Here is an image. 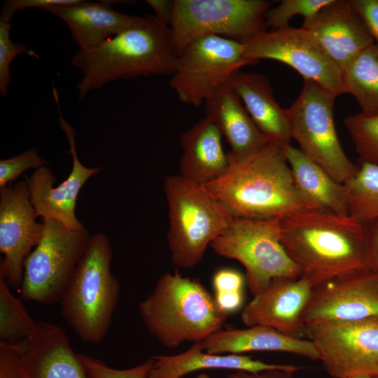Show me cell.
Segmentation results:
<instances>
[{
    "instance_id": "9a60e30c",
    "label": "cell",
    "mask_w": 378,
    "mask_h": 378,
    "mask_svg": "<svg viewBox=\"0 0 378 378\" xmlns=\"http://www.w3.org/2000/svg\"><path fill=\"white\" fill-rule=\"evenodd\" d=\"M378 317V272L360 268L313 287L302 314L306 326Z\"/></svg>"
},
{
    "instance_id": "1f68e13d",
    "label": "cell",
    "mask_w": 378,
    "mask_h": 378,
    "mask_svg": "<svg viewBox=\"0 0 378 378\" xmlns=\"http://www.w3.org/2000/svg\"><path fill=\"white\" fill-rule=\"evenodd\" d=\"M11 27L12 22L0 21V93L4 97L7 95L10 86V66L14 58L23 53L38 58L34 51L12 41L10 36Z\"/></svg>"
},
{
    "instance_id": "277c9868",
    "label": "cell",
    "mask_w": 378,
    "mask_h": 378,
    "mask_svg": "<svg viewBox=\"0 0 378 378\" xmlns=\"http://www.w3.org/2000/svg\"><path fill=\"white\" fill-rule=\"evenodd\" d=\"M138 309L149 334L169 349L207 339L228 316L200 280L177 271L164 273Z\"/></svg>"
},
{
    "instance_id": "e0dca14e",
    "label": "cell",
    "mask_w": 378,
    "mask_h": 378,
    "mask_svg": "<svg viewBox=\"0 0 378 378\" xmlns=\"http://www.w3.org/2000/svg\"><path fill=\"white\" fill-rule=\"evenodd\" d=\"M313 287L312 282L302 276L274 279L244 307L241 319L248 327L267 326L304 338L307 326L302 316Z\"/></svg>"
},
{
    "instance_id": "74e56055",
    "label": "cell",
    "mask_w": 378,
    "mask_h": 378,
    "mask_svg": "<svg viewBox=\"0 0 378 378\" xmlns=\"http://www.w3.org/2000/svg\"><path fill=\"white\" fill-rule=\"evenodd\" d=\"M363 225L365 231V267L378 272V218Z\"/></svg>"
},
{
    "instance_id": "8fae6325",
    "label": "cell",
    "mask_w": 378,
    "mask_h": 378,
    "mask_svg": "<svg viewBox=\"0 0 378 378\" xmlns=\"http://www.w3.org/2000/svg\"><path fill=\"white\" fill-rule=\"evenodd\" d=\"M246 65L251 63L244 58L240 41L220 36L200 38L178 54L169 85L181 102L198 106Z\"/></svg>"
},
{
    "instance_id": "4fadbf2b",
    "label": "cell",
    "mask_w": 378,
    "mask_h": 378,
    "mask_svg": "<svg viewBox=\"0 0 378 378\" xmlns=\"http://www.w3.org/2000/svg\"><path fill=\"white\" fill-rule=\"evenodd\" d=\"M305 337L332 377L378 378V317L307 325Z\"/></svg>"
},
{
    "instance_id": "d4e9b609",
    "label": "cell",
    "mask_w": 378,
    "mask_h": 378,
    "mask_svg": "<svg viewBox=\"0 0 378 378\" xmlns=\"http://www.w3.org/2000/svg\"><path fill=\"white\" fill-rule=\"evenodd\" d=\"M229 83L259 130L271 141L290 144L292 139L286 111L276 101L267 78L239 70Z\"/></svg>"
},
{
    "instance_id": "603a6c76",
    "label": "cell",
    "mask_w": 378,
    "mask_h": 378,
    "mask_svg": "<svg viewBox=\"0 0 378 378\" xmlns=\"http://www.w3.org/2000/svg\"><path fill=\"white\" fill-rule=\"evenodd\" d=\"M200 344L202 349L211 354H239L253 351H281L313 360H319L316 348L308 339L293 337L262 326L245 329H221Z\"/></svg>"
},
{
    "instance_id": "ba28073f",
    "label": "cell",
    "mask_w": 378,
    "mask_h": 378,
    "mask_svg": "<svg viewBox=\"0 0 378 378\" xmlns=\"http://www.w3.org/2000/svg\"><path fill=\"white\" fill-rule=\"evenodd\" d=\"M38 244L24 263L21 298L42 304L59 302L83 255L90 234L84 226L71 230L55 220H43Z\"/></svg>"
},
{
    "instance_id": "f35d334b",
    "label": "cell",
    "mask_w": 378,
    "mask_h": 378,
    "mask_svg": "<svg viewBox=\"0 0 378 378\" xmlns=\"http://www.w3.org/2000/svg\"><path fill=\"white\" fill-rule=\"evenodd\" d=\"M354 9L378 45V0H350Z\"/></svg>"
},
{
    "instance_id": "d6986e66",
    "label": "cell",
    "mask_w": 378,
    "mask_h": 378,
    "mask_svg": "<svg viewBox=\"0 0 378 378\" xmlns=\"http://www.w3.org/2000/svg\"><path fill=\"white\" fill-rule=\"evenodd\" d=\"M22 378H89L66 332L38 321L34 337L22 343Z\"/></svg>"
},
{
    "instance_id": "ffe728a7",
    "label": "cell",
    "mask_w": 378,
    "mask_h": 378,
    "mask_svg": "<svg viewBox=\"0 0 378 378\" xmlns=\"http://www.w3.org/2000/svg\"><path fill=\"white\" fill-rule=\"evenodd\" d=\"M115 2L79 0L71 5L50 6L44 10L61 18L68 26L80 49L88 50L132 27L141 20V17L113 10L111 5Z\"/></svg>"
},
{
    "instance_id": "4316f807",
    "label": "cell",
    "mask_w": 378,
    "mask_h": 378,
    "mask_svg": "<svg viewBox=\"0 0 378 378\" xmlns=\"http://www.w3.org/2000/svg\"><path fill=\"white\" fill-rule=\"evenodd\" d=\"M345 93L354 96L361 113L378 115V45L363 50L342 72Z\"/></svg>"
},
{
    "instance_id": "6da1fadb",
    "label": "cell",
    "mask_w": 378,
    "mask_h": 378,
    "mask_svg": "<svg viewBox=\"0 0 378 378\" xmlns=\"http://www.w3.org/2000/svg\"><path fill=\"white\" fill-rule=\"evenodd\" d=\"M227 154L225 172L201 186L234 218L282 220L314 209L299 191L279 143L244 156Z\"/></svg>"
},
{
    "instance_id": "ac0fdd59",
    "label": "cell",
    "mask_w": 378,
    "mask_h": 378,
    "mask_svg": "<svg viewBox=\"0 0 378 378\" xmlns=\"http://www.w3.org/2000/svg\"><path fill=\"white\" fill-rule=\"evenodd\" d=\"M343 72L374 41L350 0H332L301 26Z\"/></svg>"
},
{
    "instance_id": "44dd1931",
    "label": "cell",
    "mask_w": 378,
    "mask_h": 378,
    "mask_svg": "<svg viewBox=\"0 0 378 378\" xmlns=\"http://www.w3.org/2000/svg\"><path fill=\"white\" fill-rule=\"evenodd\" d=\"M204 104L205 118L220 130L230 154L246 155L271 141L257 127L229 81L216 88Z\"/></svg>"
},
{
    "instance_id": "836d02e7",
    "label": "cell",
    "mask_w": 378,
    "mask_h": 378,
    "mask_svg": "<svg viewBox=\"0 0 378 378\" xmlns=\"http://www.w3.org/2000/svg\"><path fill=\"white\" fill-rule=\"evenodd\" d=\"M48 164L41 158L36 148L28 149L12 158L0 160V188L15 181L24 171L37 169Z\"/></svg>"
},
{
    "instance_id": "8d00e7d4",
    "label": "cell",
    "mask_w": 378,
    "mask_h": 378,
    "mask_svg": "<svg viewBox=\"0 0 378 378\" xmlns=\"http://www.w3.org/2000/svg\"><path fill=\"white\" fill-rule=\"evenodd\" d=\"M246 278L239 271L232 268L218 270L212 278L215 293L243 292Z\"/></svg>"
},
{
    "instance_id": "5b68a950",
    "label": "cell",
    "mask_w": 378,
    "mask_h": 378,
    "mask_svg": "<svg viewBox=\"0 0 378 378\" xmlns=\"http://www.w3.org/2000/svg\"><path fill=\"white\" fill-rule=\"evenodd\" d=\"M112 258L107 236H91L59 302L64 320L85 343L103 340L117 306L120 284L111 272Z\"/></svg>"
},
{
    "instance_id": "4dcf8cb0",
    "label": "cell",
    "mask_w": 378,
    "mask_h": 378,
    "mask_svg": "<svg viewBox=\"0 0 378 378\" xmlns=\"http://www.w3.org/2000/svg\"><path fill=\"white\" fill-rule=\"evenodd\" d=\"M332 0H282L274 8H270L265 15L267 29H277L290 26L289 21L294 16L300 15L303 22L314 17Z\"/></svg>"
},
{
    "instance_id": "d590c367",
    "label": "cell",
    "mask_w": 378,
    "mask_h": 378,
    "mask_svg": "<svg viewBox=\"0 0 378 378\" xmlns=\"http://www.w3.org/2000/svg\"><path fill=\"white\" fill-rule=\"evenodd\" d=\"M22 343H0V378H22Z\"/></svg>"
},
{
    "instance_id": "60d3db41",
    "label": "cell",
    "mask_w": 378,
    "mask_h": 378,
    "mask_svg": "<svg viewBox=\"0 0 378 378\" xmlns=\"http://www.w3.org/2000/svg\"><path fill=\"white\" fill-rule=\"evenodd\" d=\"M295 372L280 369L268 370L260 372H248L237 370L227 376V378H297Z\"/></svg>"
},
{
    "instance_id": "9c48e42d",
    "label": "cell",
    "mask_w": 378,
    "mask_h": 378,
    "mask_svg": "<svg viewBox=\"0 0 378 378\" xmlns=\"http://www.w3.org/2000/svg\"><path fill=\"white\" fill-rule=\"evenodd\" d=\"M335 99L316 83L304 80L300 94L286 111L291 139L308 158L344 184L355 175L358 164L347 157L339 141L333 118Z\"/></svg>"
},
{
    "instance_id": "b9f144b4",
    "label": "cell",
    "mask_w": 378,
    "mask_h": 378,
    "mask_svg": "<svg viewBox=\"0 0 378 378\" xmlns=\"http://www.w3.org/2000/svg\"><path fill=\"white\" fill-rule=\"evenodd\" d=\"M147 4L155 11V17L169 26L174 10V0H147Z\"/></svg>"
},
{
    "instance_id": "83f0119b",
    "label": "cell",
    "mask_w": 378,
    "mask_h": 378,
    "mask_svg": "<svg viewBox=\"0 0 378 378\" xmlns=\"http://www.w3.org/2000/svg\"><path fill=\"white\" fill-rule=\"evenodd\" d=\"M344 185L350 216L362 224L378 218V164L360 161L355 175Z\"/></svg>"
},
{
    "instance_id": "e575fe53",
    "label": "cell",
    "mask_w": 378,
    "mask_h": 378,
    "mask_svg": "<svg viewBox=\"0 0 378 378\" xmlns=\"http://www.w3.org/2000/svg\"><path fill=\"white\" fill-rule=\"evenodd\" d=\"M79 0H7L1 8L0 21L11 22L14 14L28 8H46L54 5H71Z\"/></svg>"
},
{
    "instance_id": "ab89813d",
    "label": "cell",
    "mask_w": 378,
    "mask_h": 378,
    "mask_svg": "<svg viewBox=\"0 0 378 378\" xmlns=\"http://www.w3.org/2000/svg\"><path fill=\"white\" fill-rule=\"evenodd\" d=\"M216 302L219 308L227 313L238 310L243 304L244 291L229 293H215Z\"/></svg>"
},
{
    "instance_id": "52a82bcc",
    "label": "cell",
    "mask_w": 378,
    "mask_h": 378,
    "mask_svg": "<svg viewBox=\"0 0 378 378\" xmlns=\"http://www.w3.org/2000/svg\"><path fill=\"white\" fill-rule=\"evenodd\" d=\"M279 219L234 218L210 245L218 255L239 261L255 295L276 278H298L301 272L281 242Z\"/></svg>"
},
{
    "instance_id": "2e32d148",
    "label": "cell",
    "mask_w": 378,
    "mask_h": 378,
    "mask_svg": "<svg viewBox=\"0 0 378 378\" xmlns=\"http://www.w3.org/2000/svg\"><path fill=\"white\" fill-rule=\"evenodd\" d=\"M52 94L59 113V126L69 145L68 152L72 158V169L67 178L56 187L55 176L47 166L35 169L25 179L37 217L57 220L71 230H79L84 225L75 214L78 195L87 181L98 174L102 167L90 168L80 162L76 147V132L62 115L55 87L52 88Z\"/></svg>"
},
{
    "instance_id": "d6a6232c",
    "label": "cell",
    "mask_w": 378,
    "mask_h": 378,
    "mask_svg": "<svg viewBox=\"0 0 378 378\" xmlns=\"http://www.w3.org/2000/svg\"><path fill=\"white\" fill-rule=\"evenodd\" d=\"M89 378H146L152 366V358L130 368L115 369L103 361L84 354H78Z\"/></svg>"
},
{
    "instance_id": "7c38bea8",
    "label": "cell",
    "mask_w": 378,
    "mask_h": 378,
    "mask_svg": "<svg viewBox=\"0 0 378 378\" xmlns=\"http://www.w3.org/2000/svg\"><path fill=\"white\" fill-rule=\"evenodd\" d=\"M244 58L251 64L260 59L282 62L312 80L335 98L344 94L343 76L312 36L290 26L267 29L240 40Z\"/></svg>"
},
{
    "instance_id": "3957f363",
    "label": "cell",
    "mask_w": 378,
    "mask_h": 378,
    "mask_svg": "<svg viewBox=\"0 0 378 378\" xmlns=\"http://www.w3.org/2000/svg\"><path fill=\"white\" fill-rule=\"evenodd\" d=\"M281 242L314 286L365 267L363 225L350 215L308 209L281 220Z\"/></svg>"
},
{
    "instance_id": "cb8c5ba5",
    "label": "cell",
    "mask_w": 378,
    "mask_h": 378,
    "mask_svg": "<svg viewBox=\"0 0 378 378\" xmlns=\"http://www.w3.org/2000/svg\"><path fill=\"white\" fill-rule=\"evenodd\" d=\"M152 366L146 378H181L201 370L220 369L260 372L280 369L298 372L301 367L288 364L267 363L240 354H211L202 349L200 342L176 355H158L152 358Z\"/></svg>"
},
{
    "instance_id": "5bb4252c",
    "label": "cell",
    "mask_w": 378,
    "mask_h": 378,
    "mask_svg": "<svg viewBox=\"0 0 378 378\" xmlns=\"http://www.w3.org/2000/svg\"><path fill=\"white\" fill-rule=\"evenodd\" d=\"M36 217L26 179L0 188V274L10 287H21L24 261L42 238Z\"/></svg>"
},
{
    "instance_id": "f1b7e54d",
    "label": "cell",
    "mask_w": 378,
    "mask_h": 378,
    "mask_svg": "<svg viewBox=\"0 0 378 378\" xmlns=\"http://www.w3.org/2000/svg\"><path fill=\"white\" fill-rule=\"evenodd\" d=\"M10 288L0 274V343L18 344L35 335L38 321L31 317Z\"/></svg>"
},
{
    "instance_id": "7a4b0ae2",
    "label": "cell",
    "mask_w": 378,
    "mask_h": 378,
    "mask_svg": "<svg viewBox=\"0 0 378 378\" xmlns=\"http://www.w3.org/2000/svg\"><path fill=\"white\" fill-rule=\"evenodd\" d=\"M177 58L169 26L155 15H147L97 47L74 55L71 63L83 75L76 85L78 100L119 79L172 75Z\"/></svg>"
},
{
    "instance_id": "7402d4cb",
    "label": "cell",
    "mask_w": 378,
    "mask_h": 378,
    "mask_svg": "<svg viewBox=\"0 0 378 378\" xmlns=\"http://www.w3.org/2000/svg\"><path fill=\"white\" fill-rule=\"evenodd\" d=\"M222 138L218 127L205 117L183 133L179 175L200 186L220 176L229 164Z\"/></svg>"
},
{
    "instance_id": "ee69618b",
    "label": "cell",
    "mask_w": 378,
    "mask_h": 378,
    "mask_svg": "<svg viewBox=\"0 0 378 378\" xmlns=\"http://www.w3.org/2000/svg\"><path fill=\"white\" fill-rule=\"evenodd\" d=\"M195 378H209L206 374H202Z\"/></svg>"
},
{
    "instance_id": "8992f818",
    "label": "cell",
    "mask_w": 378,
    "mask_h": 378,
    "mask_svg": "<svg viewBox=\"0 0 378 378\" xmlns=\"http://www.w3.org/2000/svg\"><path fill=\"white\" fill-rule=\"evenodd\" d=\"M164 190L169 208L167 242L172 262L177 267L192 269L234 218L200 185L180 175L165 176Z\"/></svg>"
},
{
    "instance_id": "f546056e",
    "label": "cell",
    "mask_w": 378,
    "mask_h": 378,
    "mask_svg": "<svg viewBox=\"0 0 378 378\" xmlns=\"http://www.w3.org/2000/svg\"><path fill=\"white\" fill-rule=\"evenodd\" d=\"M344 122L360 161L378 164V115L360 112L348 115Z\"/></svg>"
},
{
    "instance_id": "484cf974",
    "label": "cell",
    "mask_w": 378,
    "mask_h": 378,
    "mask_svg": "<svg viewBox=\"0 0 378 378\" xmlns=\"http://www.w3.org/2000/svg\"><path fill=\"white\" fill-rule=\"evenodd\" d=\"M281 146L299 191L313 209L349 215L344 185L290 143Z\"/></svg>"
},
{
    "instance_id": "30bf717a",
    "label": "cell",
    "mask_w": 378,
    "mask_h": 378,
    "mask_svg": "<svg viewBox=\"0 0 378 378\" xmlns=\"http://www.w3.org/2000/svg\"><path fill=\"white\" fill-rule=\"evenodd\" d=\"M271 3L265 0H174L169 24L177 55L200 38L220 36L239 41L267 30L265 15Z\"/></svg>"
},
{
    "instance_id": "7bdbcfd3",
    "label": "cell",
    "mask_w": 378,
    "mask_h": 378,
    "mask_svg": "<svg viewBox=\"0 0 378 378\" xmlns=\"http://www.w3.org/2000/svg\"><path fill=\"white\" fill-rule=\"evenodd\" d=\"M348 378H372V377H368V376H364V375H358V376L350 377Z\"/></svg>"
}]
</instances>
